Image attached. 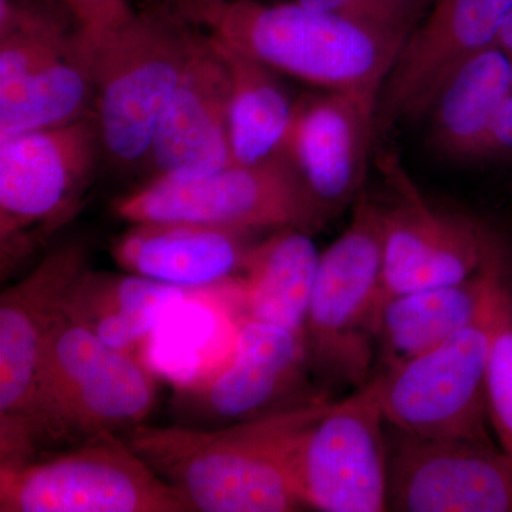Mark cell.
<instances>
[{"label": "cell", "instance_id": "obj_20", "mask_svg": "<svg viewBox=\"0 0 512 512\" xmlns=\"http://www.w3.org/2000/svg\"><path fill=\"white\" fill-rule=\"evenodd\" d=\"M185 289L133 274L87 269L74 284L64 315L110 348L140 357L164 313Z\"/></svg>", "mask_w": 512, "mask_h": 512}, {"label": "cell", "instance_id": "obj_2", "mask_svg": "<svg viewBox=\"0 0 512 512\" xmlns=\"http://www.w3.org/2000/svg\"><path fill=\"white\" fill-rule=\"evenodd\" d=\"M232 49L329 92L382 93L406 37L301 3L158 0Z\"/></svg>", "mask_w": 512, "mask_h": 512}, {"label": "cell", "instance_id": "obj_9", "mask_svg": "<svg viewBox=\"0 0 512 512\" xmlns=\"http://www.w3.org/2000/svg\"><path fill=\"white\" fill-rule=\"evenodd\" d=\"M494 301L439 348L373 373L389 426L426 439L495 446L487 402Z\"/></svg>", "mask_w": 512, "mask_h": 512}, {"label": "cell", "instance_id": "obj_4", "mask_svg": "<svg viewBox=\"0 0 512 512\" xmlns=\"http://www.w3.org/2000/svg\"><path fill=\"white\" fill-rule=\"evenodd\" d=\"M156 403V377L143 359L110 348L63 312L37 383L40 443L128 433L143 426Z\"/></svg>", "mask_w": 512, "mask_h": 512}, {"label": "cell", "instance_id": "obj_22", "mask_svg": "<svg viewBox=\"0 0 512 512\" xmlns=\"http://www.w3.org/2000/svg\"><path fill=\"white\" fill-rule=\"evenodd\" d=\"M512 93L510 57L495 46L460 64L430 103V134L444 156L473 160L484 134Z\"/></svg>", "mask_w": 512, "mask_h": 512}, {"label": "cell", "instance_id": "obj_31", "mask_svg": "<svg viewBox=\"0 0 512 512\" xmlns=\"http://www.w3.org/2000/svg\"><path fill=\"white\" fill-rule=\"evenodd\" d=\"M511 63H512V59H511Z\"/></svg>", "mask_w": 512, "mask_h": 512}, {"label": "cell", "instance_id": "obj_7", "mask_svg": "<svg viewBox=\"0 0 512 512\" xmlns=\"http://www.w3.org/2000/svg\"><path fill=\"white\" fill-rule=\"evenodd\" d=\"M113 210L130 224L190 221L254 234L293 228L313 235L329 220L285 153L190 180H150Z\"/></svg>", "mask_w": 512, "mask_h": 512}, {"label": "cell", "instance_id": "obj_1", "mask_svg": "<svg viewBox=\"0 0 512 512\" xmlns=\"http://www.w3.org/2000/svg\"><path fill=\"white\" fill-rule=\"evenodd\" d=\"M328 402L319 397L222 429L143 424L127 443L191 512L298 511L305 505L293 483V443Z\"/></svg>", "mask_w": 512, "mask_h": 512}, {"label": "cell", "instance_id": "obj_13", "mask_svg": "<svg viewBox=\"0 0 512 512\" xmlns=\"http://www.w3.org/2000/svg\"><path fill=\"white\" fill-rule=\"evenodd\" d=\"M89 259L86 242H66L0 296V423L26 424L37 441L43 355L70 291L89 269Z\"/></svg>", "mask_w": 512, "mask_h": 512}, {"label": "cell", "instance_id": "obj_10", "mask_svg": "<svg viewBox=\"0 0 512 512\" xmlns=\"http://www.w3.org/2000/svg\"><path fill=\"white\" fill-rule=\"evenodd\" d=\"M379 379L328 402L293 443L291 467L305 507L325 512L387 511V433Z\"/></svg>", "mask_w": 512, "mask_h": 512}, {"label": "cell", "instance_id": "obj_26", "mask_svg": "<svg viewBox=\"0 0 512 512\" xmlns=\"http://www.w3.org/2000/svg\"><path fill=\"white\" fill-rule=\"evenodd\" d=\"M308 8L350 20L366 28L409 37L433 0H296Z\"/></svg>", "mask_w": 512, "mask_h": 512}, {"label": "cell", "instance_id": "obj_29", "mask_svg": "<svg viewBox=\"0 0 512 512\" xmlns=\"http://www.w3.org/2000/svg\"><path fill=\"white\" fill-rule=\"evenodd\" d=\"M512 59V8L505 15L495 35L494 45Z\"/></svg>", "mask_w": 512, "mask_h": 512}, {"label": "cell", "instance_id": "obj_8", "mask_svg": "<svg viewBox=\"0 0 512 512\" xmlns=\"http://www.w3.org/2000/svg\"><path fill=\"white\" fill-rule=\"evenodd\" d=\"M2 512H191L119 434L0 468Z\"/></svg>", "mask_w": 512, "mask_h": 512}, {"label": "cell", "instance_id": "obj_23", "mask_svg": "<svg viewBox=\"0 0 512 512\" xmlns=\"http://www.w3.org/2000/svg\"><path fill=\"white\" fill-rule=\"evenodd\" d=\"M208 37L227 64L231 82L229 141L232 163H259L284 153L295 103L279 83L275 70L215 37Z\"/></svg>", "mask_w": 512, "mask_h": 512}, {"label": "cell", "instance_id": "obj_18", "mask_svg": "<svg viewBox=\"0 0 512 512\" xmlns=\"http://www.w3.org/2000/svg\"><path fill=\"white\" fill-rule=\"evenodd\" d=\"M254 235L202 222H137L113 242L111 256L128 274L185 291L212 288L237 281Z\"/></svg>", "mask_w": 512, "mask_h": 512}, {"label": "cell", "instance_id": "obj_21", "mask_svg": "<svg viewBox=\"0 0 512 512\" xmlns=\"http://www.w3.org/2000/svg\"><path fill=\"white\" fill-rule=\"evenodd\" d=\"M320 252L312 234L279 229L255 242L235 284L245 319L305 333Z\"/></svg>", "mask_w": 512, "mask_h": 512}, {"label": "cell", "instance_id": "obj_25", "mask_svg": "<svg viewBox=\"0 0 512 512\" xmlns=\"http://www.w3.org/2000/svg\"><path fill=\"white\" fill-rule=\"evenodd\" d=\"M487 402L498 447L512 463V285L508 276L495 295L487 365Z\"/></svg>", "mask_w": 512, "mask_h": 512}, {"label": "cell", "instance_id": "obj_16", "mask_svg": "<svg viewBox=\"0 0 512 512\" xmlns=\"http://www.w3.org/2000/svg\"><path fill=\"white\" fill-rule=\"evenodd\" d=\"M512 0H433L407 37L384 83L377 127L426 114L441 84L467 59L494 45Z\"/></svg>", "mask_w": 512, "mask_h": 512}, {"label": "cell", "instance_id": "obj_5", "mask_svg": "<svg viewBox=\"0 0 512 512\" xmlns=\"http://www.w3.org/2000/svg\"><path fill=\"white\" fill-rule=\"evenodd\" d=\"M104 153L93 113L0 138V276L29 261L84 205Z\"/></svg>", "mask_w": 512, "mask_h": 512}, {"label": "cell", "instance_id": "obj_11", "mask_svg": "<svg viewBox=\"0 0 512 512\" xmlns=\"http://www.w3.org/2000/svg\"><path fill=\"white\" fill-rule=\"evenodd\" d=\"M383 163L400 200L380 207V309L394 296L470 278L498 244L497 237L473 218L431 207L393 156L384 158Z\"/></svg>", "mask_w": 512, "mask_h": 512}, {"label": "cell", "instance_id": "obj_12", "mask_svg": "<svg viewBox=\"0 0 512 512\" xmlns=\"http://www.w3.org/2000/svg\"><path fill=\"white\" fill-rule=\"evenodd\" d=\"M387 510L512 512V463L498 446L426 439L387 424Z\"/></svg>", "mask_w": 512, "mask_h": 512}, {"label": "cell", "instance_id": "obj_3", "mask_svg": "<svg viewBox=\"0 0 512 512\" xmlns=\"http://www.w3.org/2000/svg\"><path fill=\"white\" fill-rule=\"evenodd\" d=\"M200 33L157 0L96 47L93 111L104 154L113 163L147 160Z\"/></svg>", "mask_w": 512, "mask_h": 512}, {"label": "cell", "instance_id": "obj_19", "mask_svg": "<svg viewBox=\"0 0 512 512\" xmlns=\"http://www.w3.org/2000/svg\"><path fill=\"white\" fill-rule=\"evenodd\" d=\"M508 268L507 251L498 241L485 264L470 278L403 293L384 302L376 326L379 369H390L439 348L476 323L510 276Z\"/></svg>", "mask_w": 512, "mask_h": 512}, {"label": "cell", "instance_id": "obj_30", "mask_svg": "<svg viewBox=\"0 0 512 512\" xmlns=\"http://www.w3.org/2000/svg\"><path fill=\"white\" fill-rule=\"evenodd\" d=\"M60 2H63V3H64V5H67V6H69V8H70L69 0H60ZM70 10H72V9H70Z\"/></svg>", "mask_w": 512, "mask_h": 512}, {"label": "cell", "instance_id": "obj_14", "mask_svg": "<svg viewBox=\"0 0 512 512\" xmlns=\"http://www.w3.org/2000/svg\"><path fill=\"white\" fill-rule=\"evenodd\" d=\"M309 363L305 333L245 319L224 365L180 393L191 416L237 424L282 412Z\"/></svg>", "mask_w": 512, "mask_h": 512}, {"label": "cell", "instance_id": "obj_17", "mask_svg": "<svg viewBox=\"0 0 512 512\" xmlns=\"http://www.w3.org/2000/svg\"><path fill=\"white\" fill-rule=\"evenodd\" d=\"M200 32L151 143V180H190L232 164L227 64Z\"/></svg>", "mask_w": 512, "mask_h": 512}, {"label": "cell", "instance_id": "obj_27", "mask_svg": "<svg viewBox=\"0 0 512 512\" xmlns=\"http://www.w3.org/2000/svg\"><path fill=\"white\" fill-rule=\"evenodd\" d=\"M69 3L79 25L77 40L90 57L104 37L136 12L128 0H69Z\"/></svg>", "mask_w": 512, "mask_h": 512}, {"label": "cell", "instance_id": "obj_28", "mask_svg": "<svg viewBox=\"0 0 512 512\" xmlns=\"http://www.w3.org/2000/svg\"><path fill=\"white\" fill-rule=\"evenodd\" d=\"M512 156V93L501 104L473 160Z\"/></svg>", "mask_w": 512, "mask_h": 512}, {"label": "cell", "instance_id": "obj_24", "mask_svg": "<svg viewBox=\"0 0 512 512\" xmlns=\"http://www.w3.org/2000/svg\"><path fill=\"white\" fill-rule=\"evenodd\" d=\"M94 109L92 57L79 52L0 86V138L66 126Z\"/></svg>", "mask_w": 512, "mask_h": 512}, {"label": "cell", "instance_id": "obj_15", "mask_svg": "<svg viewBox=\"0 0 512 512\" xmlns=\"http://www.w3.org/2000/svg\"><path fill=\"white\" fill-rule=\"evenodd\" d=\"M379 96L329 92L296 101L284 153L330 218L359 200Z\"/></svg>", "mask_w": 512, "mask_h": 512}, {"label": "cell", "instance_id": "obj_6", "mask_svg": "<svg viewBox=\"0 0 512 512\" xmlns=\"http://www.w3.org/2000/svg\"><path fill=\"white\" fill-rule=\"evenodd\" d=\"M382 268L380 207L362 194L349 227L320 254L305 322L309 363L333 382L360 387L373 376Z\"/></svg>", "mask_w": 512, "mask_h": 512}]
</instances>
